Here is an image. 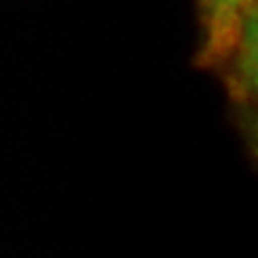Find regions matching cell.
<instances>
[{
    "label": "cell",
    "mask_w": 258,
    "mask_h": 258,
    "mask_svg": "<svg viewBox=\"0 0 258 258\" xmlns=\"http://www.w3.org/2000/svg\"><path fill=\"white\" fill-rule=\"evenodd\" d=\"M199 8H201V48L196 60L203 67L227 64L239 41L244 22L256 10V0H201Z\"/></svg>",
    "instance_id": "1"
},
{
    "label": "cell",
    "mask_w": 258,
    "mask_h": 258,
    "mask_svg": "<svg viewBox=\"0 0 258 258\" xmlns=\"http://www.w3.org/2000/svg\"><path fill=\"white\" fill-rule=\"evenodd\" d=\"M256 10L251 12L244 27H241L239 41L232 50L227 62L230 67V96L241 105H249L256 98V74H258V53H256Z\"/></svg>",
    "instance_id": "2"
}]
</instances>
